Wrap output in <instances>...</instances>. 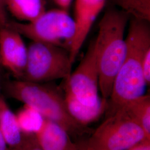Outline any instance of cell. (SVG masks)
<instances>
[{
  "mask_svg": "<svg viewBox=\"0 0 150 150\" xmlns=\"http://www.w3.org/2000/svg\"><path fill=\"white\" fill-rule=\"evenodd\" d=\"M150 22L132 18L126 38V51L107 100L112 113L144 95L147 86L142 74L145 54L150 50Z\"/></svg>",
  "mask_w": 150,
  "mask_h": 150,
  "instance_id": "1",
  "label": "cell"
},
{
  "mask_svg": "<svg viewBox=\"0 0 150 150\" xmlns=\"http://www.w3.org/2000/svg\"><path fill=\"white\" fill-rule=\"evenodd\" d=\"M6 26L32 41L55 45L69 50L76 33L74 18L61 8L46 11L30 22L7 21Z\"/></svg>",
  "mask_w": 150,
  "mask_h": 150,
  "instance_id": "5",
  "label": "cell"
},
{
  "mask_svg": "<svg viewBox=\"0 0 150 150\" xmlns=\"http://www.w3.org/2000/svg\"><path fill=\"white\" fill-rule=\"evenodd\" d=\"M54 1L61 9L67 11L72 0H54Z\"/></svg>",
  "mask_w": 150,
  "mask_h": 150,
  "instance_id": "21",
  "label": "cell"
},
{
  "mask_svg": "<svg viewBox=\"0 0 150 150\" xmlns=\"http://www.w3.org/2000/svg\"><path fill=\"white\" fill-rule=\"evenodd\" d=\"M98 79L96 47L94 40L78 67L64 80V91L69 92L82 104L94 106L102 100L98 95Z\"/></svg>",
  "mask_w": 150,
  "mask_h": 150,
  "instance_id": "7",
  "label": "cell"
},
{
  "mask_svg": "<svg viewBox=\"0 0 150 150\" xmlns=\"http://www.w3.org/2000/svg\"><path fill=\"white\" fill-rule=\"evenodd\" d=\"M142 74L147 85L150 83V50L145 54L142 63Z\"/></svg>",
  "mask_w": 150,
  "mask_h": 150,
  "instance_id": "18",
  "label": "cell"
},
{
  "mask_svg": "<svg viewBox=\"0 0 150 150\" xmlns=\"http://www.w3.org/2000/svg\"><path fill=\"white\" fill-rule=\"evenodd\" d=\"M106 1V0H76L74 18L76 33L70 48V57L73 62Z\"/></svg>",
  "mask_w": 150,
  "mask_h": 150,
  "instance_id": "9",
  "label": "cell"
},
{
  "mask_svg": "<svg viewBox=\"0 0 150 150\" xmlns=\"http://www.w3.org/2000/svg\"><path fill=\"white\" fill-rule=\"evenodd\" d=\"M73 64L68 48L32 41L27 47V62L21 80L38 83L65 80L72 72Z\"/></svg>",
  "mask_w": 150,
  "mask_h": 150,
  "instance_id": "4",
  "label": "cell"
},
{
  "mask_svg": "<svg viewBox=\"0 0 150 150\" xmlns=\"http://www.w3.org/2000/svg\"><path fill=\"white\" fill-rule=\"evenodd\" d=\"M47 83L16 79L6 84V91L12 98L35 108L45 118L59 124L70 135L76 136L87 133L86 126L70 115L62 91Z\"/></svg>",
  "mask_w": 150,
  "mask_h": 150,
  "instance_id": "3",
  "label": "cell"
},
{
  "mask_svg": "<svg viewBox=\"0 0 150 150\" xmlns=\"http://www.w3.org/2000/svg\"><path fill=\"white\" fill-rule=\"evenodd\" d=\"M2 2L4 8L19 22L33 21L46 11L44 0H2Z\"/></svg>",
  "mask_w": 150,
  "mask_h": 150,
  "instance_id": "13",
  "label": "cell"
},
{
  "mask_svg": "<svg viewBox=\"0 0 150 150\" xmlns=\"http://www.w3.org/2000/svg\"><path fill=\"white\" fill-rule=\"evenodd\" d=\"M145 139H148L139 124L119 108L94 131L87 145L88 150H128Z\"/></svg>",
  "mask_w": 150,
  "mask_h": 150,
  "instance_id": "6",
  "label": "cell"
},
{
  "mask_svg": "<svg viewBox=\"0 0 150 150\" xmlns=\"http://www.w3.org/2000/svg\"><path fill=\"white\" fill-rule=\"evenodd\" d=\"M7 22L2 0H0V27L5 26Z\"/></svg>",
  "mask_w": 150,
  "mask_h": 150,
  "instance_id": "20",
  "label": "cell"
},
{
  "mask_svg": "<svg viewBox=\"0 0 150 150\" xmlns=\"http://www.w3.org/2000/svg\"><path fill=\"white\" fill-rule=\"evenodd\" d=\"M132 18L150 21V0H114Z\"/></svg>",
  "mask_w": 150,
  "mask_h": 150,
  "instance_id": "16",
  "label": "cell"
},
{
  "mask_svg": "<svg viewBox=\"0 0 150 150\" xmlns=\"http://www.w3.org/2000/svg\"><path fill=\"white\" fill-rule=\"evenodd\" d=\"M7 145L4 139L2 134L0 132V150H8Z\"/></svg>",
  "mask_w": 150,
  "mask_h": 150,
  "instance_id": "23",
  "label": "cell"
},
{
  "mask_svg": "<svg viewBox=\"0 0 150 150\" xmlns=\"http://www.w3.org/2000/svg\"><path fill=\"white\" fill-rule=\"evenodd\" d=\"M12 150H43L38 144L35 135H25L24 139L18 148Z\"/></svg>",
  "mask_w": 150,
  "mask_h": 150,
  "instance_id": "17",
  "label": "cell"
},
{
  "mask_svg": "<svg viewBox=\"0 0 150 150\" xmlns=\"http://www.w3.org/2000/svg\"><path fill=\"white\" fill-rule=\"evenodd\" d=\"M37 142L43 150H75L70 134L61 125L45 118L43 125L35 135Z\"/></svg>",
  "mask_w": 150,
  "mask_h": 150,
  "instance_id": "10",
  "label": "cell"
},
{
  "mask_svg": "<svg viewBox=\"0 0 150 150\" xmlns=\"http://www.w3.org/2000/svg\"><path fill=\"white\" fill-rule=\"evenodd\" d=\"M16 116L19 127L24 135H35L41 129L45 120L38 110L25 104Z\"/></svg>",
  "mask_w": 150,
  "mask_h": 150,
  "instance_id": "15",
  "label": "cell"
},
{
  "mask_svg": "<svg viewBox=\"0 0 150 150\" xmlns=\"http://www.w3.org/2000/svg\"><path fill=\"white\" fill-rule=\"evenodd\" d=\"M122 108L142 128L148 139H150V96L142 95L127 103Z\"/></svg>",
  "mask_w": 150,
  "mask_h": 150,
  "instance_id": "14",
  "label": "cell"
},
{
  "mask_svg": "<svg viewBox=\"0 0 150 150\" xmlns=\"http://www.w3.org/2000/svg\"><path fill=\"white\" fill-rule=\"evenodd\" d=\"M64 96L66 107L71 117L85 126L95 121L107 109V100L103 98L94 106H88L79 102L69 92L64 91Z\"/></svg>",
  "mask_w": 150,
  "mask_h": 150,
  "instance_id": "11",
  "label": "cell"
},
{
  "mask_svg": "<svg viewBox=\"0 0 150 150\" xmlns=\"http://www.w3.org/2000/svg\"><path fill=\"white\" fill-rule=\"evenodd\" d=\"M75 150H88L87 145V141H81L77 143Z\"/></svg>",
  "mask_w": 150,
  "mask_h": 150,
  "instance_id": "22",
  "label": "cell"
},
{
  "mask_svg": "<svg viewBox=\"0 0 150 150\" xmlns=\"http://www.w3.org/2000/svg\"><path fill=\"white\" fill-rule=\"evenodd\" d=\"M27 47L22 36L7 26L0 27V64L21 80L27 62Z\"/></svg>",
  "mask_w": 150,
  "mask_h": 150,
  "instance_id": "8",
  "label": "cell"
},
{
  "mask_svg": "<svg viewBox=\"0 0 150 150\" xmlns=\"http://www.w3.org/2000/svg\"><path fill=\"white\" fill-rule=\"evenodd\" d=\"M129 16L122 11H107L98 24L95 40L98 69V86L102 98L108 100L113 81L126 51L125 32Z\"/></svg>",
  "mask_w": 150,
  "mask_h": 150,
  "instance_id": "2",
  "label": "cell"
},
{
  "mask_svg": "<svg viewBox=\"0 0 150 150\" xmlns=\"http://www.w3.org/2000/svg\"><path fill=\"white\" fill-rule=\"evenodd\" d=\"M0 132L7 145L8 150L18 148L25 137L19 127L16 114L2 97H0Z\"/></svg>",
  "mask_w": 150,
  "mask_h": 150,
  "instance_id": "12",
  "label": "cell"
},
{
  "mask_svg": "<svg viewBox=\"0 0 150 150\" xmlns=\"http://www.w3.org/2000/svg\"><path fill=\"white\" fill-rule=\"evenodd\" d=\"M128 150H150V139H145L133 146Z\"/></svg>",
  "mask_w": 150,
  "mask_h": 150,
  "instance_id": "19",
  "label": "cell"
}]
</instances>
